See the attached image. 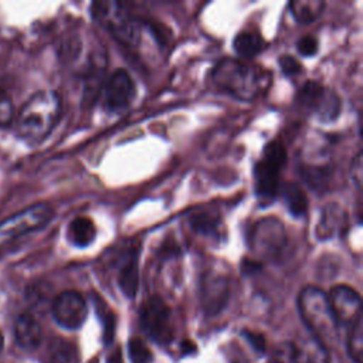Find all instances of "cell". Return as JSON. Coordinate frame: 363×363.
Masks as SVG:
<instances>
[{
  "label": "cell",
  "instance_id": "obj_1",
  "mask_svg": "<svg viewBox=\"0 0 363 363\" xmlns=\"http://www.w3.org/2000/svg\"><path fill=\"white\" fill-rule=\"evenodd\" d=\"M211 79L220 91L240 101H251L268 89L272 78L267 69L258 65L235 58H223L216 64Z\"/></svg>",
  "mask_w": 363,
  "mask_h": 363
},
{
  "label": "cell",
  "instance_id": "obj_2",
  "mask_svg": "<svg viewBox=\"0 0 363 363\" xmlns=\"http://www.w3.org/2000/svg\"><path fill=\"white\" fill-rule=\"evenodd\" d=\"M61 116V98L54 91L34 92L20 108L16 118L17 135L27 143L44 140Z\"/></svg>",
  "mask_w": 363,
  "mask_h": 363
},
{
  "label": "cell",
  "instance_id": "obj_3",
  "mask_svg": "<svg viewBox=\"0 0 363 363\" xmlns=\"http://www.w3.org/2000/svg\"><path fill=\"white\" fill-rule=\"evenodd\" d=\"M299 315L311 335L326 347L336 342L339 323L330 308L328 294L316 286H306L298 295Z\"/></svg>",
  "mask_w": 363,
  "mask_h": 363
},
{
  "label": "cell",
  "instance_id": "obj_4",
  "mask_svg": "<svg viewBox=\"0 0 363 363\" xmlns=\"http://www.w3.org/2000/svg\"><path fill=\"white\" fill-rule=\"evenodd\" d=\"M91 16L121 44L128 47L139 44L142 27L125 4L119 1H94Z\"/></svg>",
  "mask_w": 363,
  "mask_h": 363
},
{
  "label": "cell",
  "instance_id": "obj_5",
  "mask_svg": "<svg viewBox=\"0 0 363 363\" xmlns=\"http://www.w3.org/2000/svg\"><path fill=\"white\" fill-rule=\"evenodd\" d=\"M54 210L47 203H37L0 221V248L16 238L43 228L52 218Z\"/></svg>",
  "mask_w": 363,
  "mask_h": 363
},
{
  "label": "cell",
  "instance_id": "obj_6",
  "mask_svg": "<svg viewBox=\"0 0 363 363\" xmlns=\"http://www.w3.org/2000/svg\"><path fill=\"white\" fill-rule=\"evenodd\" d=\"M296 101L306 112L322 122L336 119L342 108L339 95L318 81L305 82L296 95Z\"/></svg>",
  "mask_w": 363,
  "mask_h": 363
},
{
  "label": "cell",
  "instance_id": "obj_7",
  "mask_svg": "<svg viewBox=\"0 0 363 363\" xmlns=\"http://www.w3.org/2000/svg\"><path fill=\"white\" fill-rule=\"evenodd\" d=\"M250 245L259 258H264V259L279 258L286 245L284 224L274 217L261 220L251 230Z\"/></svg>",
  "mask_w": 363,
  "mask_h": 363
},
{
  "label": "cell",
  "instance_id": "obj_8",
  "mask_svg": "<svg viewBox=\"0 0 363 363\" xmlns=\"http://www.w3.org/2000/svg\"><path fill=\"white\" fill-rule=\"evenodd\" d=\"M140 326L143 332L156 343L167 345L173 339L170 309L159 296L147 298L140 308Z\"/></svg>",
  "mask_w": 363,
  "mask_h": 363
},
{
  "label": "cell",
  "instance_id": "obj_9",
  "mask_svg": "<svg viewBox=\"0 0 363 363\" xmlns=\"http://www.w3.org/2000/svg\"><path fill=\"white\" fill-rule=\"evenodd\" d=\"M51 313L60 326L65 329H78L88 315L86 301L77 291H64L54 298Z\"/></svg>",
  "mask_w": 363,
  "mask_h": 363
},
{
  "label": "cell",
  "instance_id": "obj_10",
  "mask_svg": "<svg viewBox=\"0 0 363 363\" xmlns=\"http://www.w3.org/2000/svg\"><path fill=\"white\" fill-rule=\"evenodd\" d=\"M228 279L224 274L208 271L203 275L200 285V299L207 315L220 313L228 302Z\"/></svg>",
  "mask_w": 363,
  "mask_h": 363
},
{
  "label": "cell",
  "instance_id": "obj_11",
  "mask_svg": "<svg viewBox=\"0 0 363 363\" xmlns=\"http://www.w3.org/2000/svg\"><path fill=\"white\" fill-rule=\"evenodd\" d=\"M136 95L132 77L125 69H116L104 86V105L111 112H118L130 105Z\"/></svg>",
  "mask_w": 363,
  "mask_h": 363
},
{
  "label": "cell",
  "instance_id": "obj_12",
  "mask_svg": "<svg viewBox=\"0 0 363 363\" xmlns=\"http://www.w3.org/2000/svg\"><path fill=\"white\" fill-rule=\"evenodd\" d=\"M330 308L336 316L337 323L350 326L362 319L360 295L347 285H336L328 294Z\"/></svg>",
  "mask_w": 363,
  "mask_h": 363
},
{
  "label": "cell",
  "instance_id": "obj_13",
  "mask_svg": "<svg viewBox=\"0 0 363 363\" xmlns=\"http://www.w3.org/2000/svg\"><path fill=\"white\" fill-rule=\"evenodd\" d=\"M279 172L281 169L259 160L254 167L255 193L264 206L275 200L279 191Z\"/></svg>",
  "mask_w": 363,
  "mask_h": 363
},
{
  "label": "cell",
  "instance_id": "obj_14",
  "mask_svg": "<svg viewBox=\"0 0 363 363\" xmlns=\"http://www.w3.org/2000/svg\"><path fill=\"white\" fill-rule=\"evenodd\" d=\"M292 363H330L328 347L312 335L291 343Z\"/></svg>",
  "mask_w": 363,
  "mask_h": 363
},
{
  "label": "cell",
  "instance_id": "obj_15",
  "mask_svg": "<svg viewBox=\"0 0 363 363\" xmlns=\"http://www.w3.org/2000/svg\"><path fill=\"white\" fill-rule=\"evenodd\" d=\"M347 223L346 211L336 203L326 206L320 214V220L316 224V237L319 240H330L339 235Z\"/></svg>",
  "mask_w": 363,
  "mask_h": 363
},
{
  "label": "cell",
  "instance_id": "obj_16",
  "mask_svg": "<svg viewBox=\"0 0 363 363\" xmlns=\"http://www.w3.org/2000/svg\"><path fill=\"white\" fill-rule=\"evenodd\" d=\"M14 337L17 345L24 350H34L41 343V326L28 312H23L14 322Z\"/></svg>",
  "mask_w": 363,
  "mask_h": 363
},
{
  "label": "cell",
  "instance_id": "obj_17",
  "mask_svg": "<svg viewBox=\"0 0 363 363\" xmlns=\"http://www.w3.org/2000/svg\"><path fill=\"white\" fill-rule=\"evenodd\" d=\"M138 248H130L119 264L118 284L125 296L133 298L138 292L139 272H138Z\"/></svg>",
  "mask_w": 363,
  "mask_h": 363
},
{
  "label": "cell",
  "instance_id": "obj_18",
  "mask_svg": "<svg viewBox=\"0 0 363 363\" xmlns=\"http://www.w3.org/2000/svg\"><path fill=\"white\" fill-rule=\"evenodd\" d=\"M96 235V228L88 217H75L67 228V238L68 241L78 247V248H85L89 244L94 242Z\"/></svg>",
  "mask_w": 363,
  "mask_h": 363
},
{
  "label": "cell",
  "instance_id": "obj_19",
  "mask_svg": "<svg viewBox=\"0 0 363 363\" xmlns=\"http://www.w3.org/2000/svg\"><path fill=\"white\" fill-rule=\"evenodd\" d=\"M190 225H191V230H194L197 234H201L206 237L218 238L223 235V221L217 213L203 211V213L194 214L190 217Z\"/></svg>",
  "mask_w": 363,
  "mask_h": 363
},
{
  "label": "cell",
  "instance_id": "obj_20",
  "mask_svg": "<svg viewBox=\"0 0 363 363\" xmlns=\"http://www.w3.org/2000/svg\"><path fill=\"white\" fill-rule=\"evenodd\" d=\"M282 196L286 204L288 211L294 217H303L308 211V197L305 191L292 182H288L282 186Z\"/></svg>",
  "mask_w": 363,
  "mask_h": 363
},
{
  "label": "cell",
  "instance_id": "obj_21",
  "mask_svg": "<svg viewBox=\"0 0 363 363\" xmlns=\"http://www.w3.org/2000/svg\"><path fill=\"white\" fill-rule=\"evenodd\" d=\"M294 18L301 24H309L316 20L323 7L325 1L322 0H294L288 4Z\"/></svg>",
  "mask_w": 363,
  "mask_h": 363
},
{
  "label": "cell",
  "instance_id": "obj_22",
  "mask_svg": "<svg viewBox=\"0 0 363 363\" xmlns=\"http://www.w3.org/2000/svg\"><path fill=\"white\" fill-rule=\"evenodd\" d=\"M234 51L242 58H252L264 48V40L254 31H241L233 41Z\"/></svg>",
  "mask_w": 363,
  "mask_h": 363
},
{
  "label": "cell",
  "instance_id": "obj_23",
  "mask_svg": "<svg viewBox=\"0 0 363 363\" xmlns=\"http://www.w3.org/2000/svg\"><path fill=\"white\" fill-rule=\"evenodd\" d=\"M48 362L50 363H78L77 347L64 339H54L48 346Z\"/></svg>",
  "mask_w": 363,
  "mask_h": 363
},
{
  "label": "cell",
  "instance_id": "obj_24",
  "mask_svg": "<svg viewBox=\"0 0 363 363\" xmlns=\"http://www.w3.org/2000/svg\"><path fill=\"white\" fill-rule=\"evenodd\" d=\"M303 182L313 190L322 191L328 187L330 180V167L328 166H302L299 170Z\"/></svg>",
  "mask_w": 363,
  "mask_h": 363
},
{
  "label": "cell",
  "instance_id": "obj_25",
  "mask_svg": "<svg viewBox=\"0 0 363 363\" xmlns=\"http://www.w3.org/2000/svg\"><path fill=\"white\" fill-rule=\"evenodd\" d=\"M347 339L346 347L350 359L354 363H362L363 360V323L362 319L356 320L350 326H347Z\"/></svg>",
  "mask_w": 363,
  "mask_h": 363
},
{
  "label": "cell",
  "instance_id": "obj_26",
  "mask_svg": "<svg viewBox=\"0 0 363 363\" xmlns=\"http://www.w3.org/2000/svg\"><path fill=\"white\" fill-rule=\"evenodd\" d=\"M128 353L132 363H152L153 354L140 337H130L128 342Z\"/></svg>",
  "mask_w": 363,
  "mask_h": 363
},
{
  "label": "cell",
  "instance_id": "obj_27",
  "mask_svg": "<svg viewBox=\"0 0 363 363\" xmlns=\"http://www.w3.org/2000/svg\"><path fill=\"white\" fill-rule=\"evenodd\" d=\"M262 160L278 169H282L286 163V150L284 145L277 140L269 142L262 152Z\"/></svg>",
  "mask_w": 363,
  "mask_h": 363
},
{
  "label": "cell",
  "instance_id": "obj_28",
  "mask_svg": "<svg viewBox=\"0 0 363 363\" xmlns=\"http://www.w3.org/2000/svg\"><path fill=\"white\" fill-rule=\"evenodd\" d=\"M14 119L13 101L0 81V126H9Z\"/></svg>",
  "mask_w": 363,
  "mask_h": 363
},
{
  "label": "cell",
  "instance_id": "obj_29",
  "mask_svg": "<svg viewBox=\"0 0 363 363\" xmlns=\"http://www.w3.org/2000/svg\"><path fill=\"white\" fill-rule=\"evenodd\" d=\"M95 305L104 312L99 313V316L102 318V323H104V342L108 345L112 342L113 339V333H115V316L106 309V305L104 303V301H101L99 298L95 299Z\"/></svg>",
  "mask_w": 363,
  "mask_h": 363
},
{
  "label": "cell",
  "instance_id": "obj_30",
  "mask_svg": "<svg viewBox=\"0 0 363 363\" xmlns=\"http://www.w3.org/2000/svg\"><path fill=\"white\" fill-rule=\"evenodd\" d=\"M279 67L282 69V72L288 77H292V75H298L299 72H302V65L301 62L292 57V55H281L279 57Z\"/></svg>",
  "mask_w": 363,
  "mask_h": 363
},
{
  "label": "cell",
  "instance_id": "obj_31",
  "mask_svg": "<svg viewBox=\"0 0 363 363\" xmlns=\"http://www.w3.org/2000/svg\"><path fill=\"white\" fill-rule=\"evenodd\" d=\"M296 47H298L299 54H302L305 57H312L318 51V41L312 35H303L302 38H299Z\"/></svg>",
  "mask_w": 363,
  "mask_h": 363
},
{
  "label": "cell",
  "instance_id": "obj_32",
  "mask_svg": "<svg viewBox=\"0 0 363 363\" xmlns=\"http://www.w3.org/2000/svg\"><path fill=\"white\" fill-rule=\"evenodd\" d=\"M269 363H292V346H291V343L279 346L275 350Z\"/></svg>",
  "mask_w": 363,
  "mask_h": 363
},
{
  "label": "cell",
  "instance_id": "obj_33",
  "mask_svg": "<svg viewBox=\"0 0 363 363\" xmlns=\"http://www.w3.org/2000/svg\"><path fill=\"white\" fill-rule=\"evenodd\" d=\"M242 336L248 340V343H251V346L257 350V352H264L265 350V340L262 337V335L259 333H254L251 330H242Z\"/></svg>",
  "mask_w": 363,
  "mask_h": 363
},
{
  "label": "cell",
  "instance_id": "obj_34",
  "mask_svg": "<svg viewBox=\"0 0 363 363\" xmlns=\"http://www.w3.org/2000/svg\"><path fill=\"white\" fill-rule=\"evenodd\" d=\"M350 176L352 179L354 180L356 186L360 187L362 184V155L357 153L352 162V166H350Z\"/></svg>",
  "mask_w": 363,
  "mask_h": 363
},
{
  "label": "cell",
  "instance_id": "obj_35",
  "mask_svg": "<svg viewBox=\"0 0 363 363\" xmlns=\"http://www.w3.org/2000/svg\"><path fill=\"white\" fill-rule=\"evenodd\" d=\"M261 269V264L259 262H257V261H248V259H244V262H242V272L244 274H255L257 271H259Z\"/></svg>",
  "mask_w": 363,
  "mask_h": 363
},
{
  "label": "cell",
  "instance_id": "obj_36",
  "mask_svg": "<svg viewBox=\"0 0 363 363\" xmlns=\"http://www.w3.org/2000/svg\"><path fill=\"white\" fill-rule=\"evenodd\" d=\"M108 363H122V357H121V352H119V349H118L115 353H112V354L109 356Z\"/></svg>",
  "mask_w": 363,
  "mask_h": 363
},
{
  "label": "cell",
  "instance_id": "obj_37",
  "mask_svg": "<svg viewBox=\"0 0 363 363\" xmlns=\"http://www.w3.org/2000/svg\"><path fill=\"white\" fill-rule=\"evenodd\" d=\"M3 349V335H1V332H0V350Z\"/></svg>",
  "mask_w": 363,
  "mask_h": 363
}]
</instances>
